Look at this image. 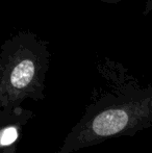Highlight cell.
Segmentation results:
<instances>
[{"instance_id": "4", "label": "cell", "mask_w": 152, "mask_h": 153, "mask_svg": "<svg viewBox=\"0 0 152 153\" xmlns=\"http://www.w3.org/2000/svg\"><path fill=\"white\" fill-rule=\"evenodd\" d=\"M150 12H152V0H147V2L145 3L144 10H143V15L147 16Z\"/></svg>"}, {"instance_id": "2", "label": "cell", "mask_w": 152, "mask_h": 153, "mask_svg": "<svg viewBox=\"0 0 152 153\" xmlns=\"http://www.w3.org/2000/svg\"><path fill=\"white\" fill-rule=\"evenodd\" d=\"M50 56L46 43L33 32H20L5 41L0 54V108L21 106L26 99L45 98Z\"/></svg>"}, {"instance_id": "5", "label": "cell", "mask_w": 152, "mask_h": 153, "mask_svg": "<svg viewBox=\"0 0 152 153\" xmlns=\"http://www.w3.org/2000/svg\"><path fill=\"white\" fill-rule=\"evenodd\" d=\"M102 2H105V3H118L120 2L121 0H100Z\"/></svg>"}, {"instance_id": "1", "label": "cell", "mask_w": 152, "mask_h": 153, "mask_svg": "<svg viewBox=\"0 0 152 153\" xmlns=\"http://www.w3.org/2000/svg\"><path fill=\"white\" fill-rule=\"evenodd\" d=\"M101 74L104 85L95 88L82 117L55 153L77 152L116 137H133L152 126V82L140 85L117 65Z\"/></svg>"}, {"instance_id": "3", "label": "cell", "mask_w": 152, "mask_h": 153, "mask_svg": "<svg viewBox=\"0 0 152 153\" xmlns=\"http://www.w3.org/2000/svg\"><path fill=\"white\" fill-rule=\"evenodd\" d=\"M35 113L22 106L0 111V153H17L26 124Z\"/></svg>"}]
</instances>
